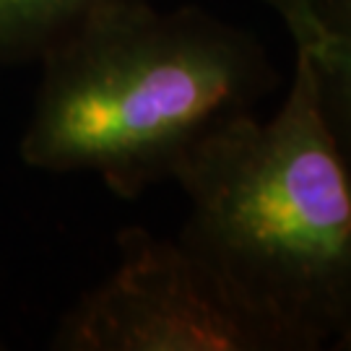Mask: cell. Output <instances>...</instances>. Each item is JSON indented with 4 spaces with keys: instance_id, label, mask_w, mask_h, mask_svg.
Masks as SVG:
<instances>
[{
    "instance_id": "obj_4",
    "label": "cell",
    "mask_w": 351,
    "mask_h": 351,
    "mask_svg": "<svg viewBox=\"0 0 351 351\" xmlns=\"http://www.w3.org/2000/svg\"><path fill=\"white\" fill-rule=\"evenodd\" d=\"M110 3L117 0H0V65L39 63Z\"/></svg>"
},
{
    "instance_id": "obj_7",
    "label": "cell",
    "mask_w": 351,
    "mask_h": 351,
    "mask_svg": "<svg viewBox=\"0 0 351 351\" xmlns=\"http://www.w3.org/2000/svg\"><path fill=\"white\" fill-rule=\"evenodd\" d=\"M313 19L317 37L333 34L351 39V0H313Z\"/></svg>"
},
{
    "instance_id": "obj_2",
    "label": "cell",
    "mask_w": 351,
    "mask_h": 351,
    "mask_svg": "<svg viewBox=\"0 0 351 351\" xmlns=\"http://www.w3.org/2000/svg\"><path fill=\"white\" fill-rule=\"evenodd\" d=\"M188 216L177 239L300 351L351 328V164L336 143L307 52L274 117L237 114L177 167Z\"/></svg>"
},
{
    "instance_id": "obj_5",
    "label": "cell",
    "mask_w": 351,
    "mask_h": 351,
    "mask_svg": "<svg viewBox=\"0 0 351 351\" xmlns=\"http://www.w3.org/2000/svg\"><path fill=\"white\" fill-rule=\"evenodd\" d=\"M307 52L320 107L336 143L351 164V39L320 34Z\"/></svg>"
},
{
    "instance_id": "obj_8",
    "label": "cell",
    "mask_w": 351,
    "mask_h": 351,
    "mask_svg": "<svg viewBox=\"0 0 351 351\" xmlns=\"http://www.w3.org/2000/svg\"><path fill=\"white\" fill-rule=\"evenodd\" d=\"M330 349H336V351H351V328L346 330V333H343V336H341L339 341H336V343H333V346H330Z\"/></svg>"
},
{
    "instance_id": "obj_3",
    "label": "cell",
    "mask_w": 351,
    "mask_h": 351,
    "mask_svg": "<svg viewBox=\"0 0 351 351\" xmlns=\"http://www.w3.org/2000/svg\"><path fill=\"white\" fill-rule=\"evenodd\" d=\"M114 245V268L60 317L50 349L300 351L289 330L177 237L125 226Z\"/></svg>"
},
{
    "instance_id": "obj_6",
    "label": "cell",
    "mask_w": 351,
    "mask_h": 351,
    "mask_svg": "<svg viewBox=\"0 0 351 351\" xmlns=\"http://www.w3.org/2000/svg\"><path fill=\"white\" fill-rule=\"evenodd\" d=\"M268 5L284 21L287 32L294 39V47H304L313 45L317 39V29H315L313 19V0H261Z\"/></svg>"
},
{
    "instance_id": "obj_9",
    "label": "cell",
    "mask_w": 351,
    "mask_h": 351,
    "mask_svg": "<svg viewBox=\"0 0 351 351\" xmlns=\"http://www.w3.org/2000/svg\"><path fill=\"white\" fill-rule=\"evenodd\" d=\"M3 346H5V343H3V339H0V349H3Z\"/></svg>"
},
{
    "instance_id": "obj_1",
    "label": "cell",
    "mask_w": 351,
    "mask_h": 351,
    "mask_svg": "<svg viewBox=\"0 0 351 351\" xmlns=\"http://www.w3.org/2000/svg\"><path fill=\"white\" fill-rule=\"evenodd\" d=\"M39 68L21 162L50 175L99 177L123 201L175 180L211 130L255 112L278 86L250 32L198 5L159 11L151 0L104 5Z\"/></svg>"
}]
</instances>
